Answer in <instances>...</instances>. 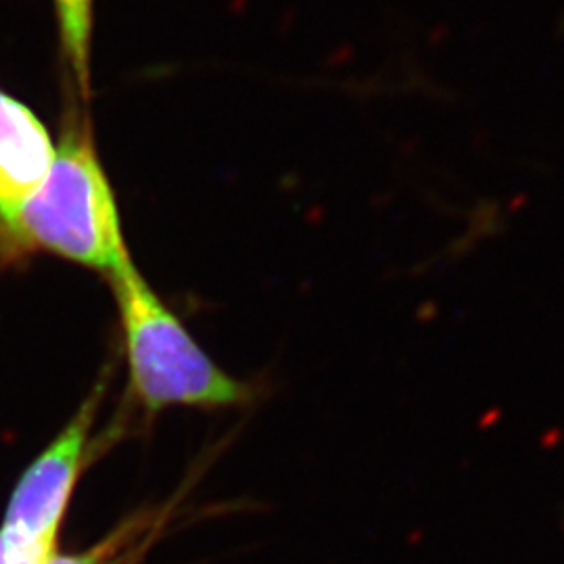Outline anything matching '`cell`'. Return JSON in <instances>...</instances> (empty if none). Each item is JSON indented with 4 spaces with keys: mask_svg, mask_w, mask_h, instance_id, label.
Returning a JSON list of instances; mask_svg holds the SVG:
<instances>
[{
    "mask_svg": "<svg viewBox=\"0 0 564 564\" xmlns=\"http://www.w3.org/2000/svg\"><path fill=\"white\" fill-rule=\"evenodd\" d=\"M36 253L97 270L107 279L132 263L93 128L72 111L46 181L11 223L0 226V270Z\"/></svg>",
    "mask_w": 564,
    "mask_h": 564,
    "instance_id": "cell-1",
    "label": "cell"
},
{
    "mask_svg": "<svg viewBox=\"0 0 564 564\" xmlns=\"http://www.w3.org/2000/svg\"><path fill=\"white\" fill-rule=\"evenodd\" d=\"M109 282L120 312L130 395L147 416L172 405L232 408L253 398L203 351L134 263Z\"/></svg>",
    "mask_w": 564,
    "mask_h": 564,
    "instance_id": "cell-2",
    "label": "cell"
},
{
    "mask_svg": "<svg viewBox=\"0 0 564 564\" xmlns=\"http://www.w3.org/2000/svg\"><path fill=\"white\" fill-rule=\"evenodd\" d=\"M105 395V381L82 402L41 456L25 468L4 512L2 531L34 544H57L61 521L90 460V435Z\"/></svg>",
    "mask_w": 564,
    "mask_h": 564,
    "instance_id": "cell-3",
    "label": "cell"
},
{
    "mask_svg": "<svg viewBox=\"0 0 564 564\" xmlns=\"http://www.w3.org/2000/svg\"><path fill=\"white\" fill-rule=\"evenodd\" d=\"M55 144L32 109L0 88V226L46 181Z\"/></svg>",
    "mask_w": 564,
    "mask_h": 564,
    "instance_id": "cell-4",
    "label": "cell"
},
{
    "mask_svg": "<svg viewBox=\"0 0 564 564\" xmlns=\"http://www.w3.org/2000/svg\"><path fill=\"white\" fill-rule=\"evenodd\" d=\"M174 508L176 502H167L134 512L90 550L53 554L46 564H139L170 523Z\"/></svg>",
    "mask_w": 564,
    "mask_h": 564,
    "instance_id": "cell-5",
    "label": "cell"
},
{
    "mask_svg": "<svg viewBox=\"0 0 564 564\" xmlns=\"http://www.w3.org/2000/svg\"><path fill=\"white\" fill-rule=\"evenodd\" d=\"M59 15L61 34L80 84L86 95L90 82V30H93V0H55Z\"/></svg>",
    "mask_w": 564,
    "mask_h": 564,
    "instance_id": "cell-6",
    "label": "cell"
},
{
    "mask_svg": "<svg viewBox=\"0 0 564 564\" xmlns=\"http://www.w3.org/2000/svg\"><path fill=\"white\" fill-rule=\"evenodd\" d=\"M55 544H34L13 538L0 529V564H46Z\"/></svg>",
    "mask_w": 564,
    "mask_h": 564,
    "instance_id": "cell-7",
    "label": "cell"
}]
</instances>
